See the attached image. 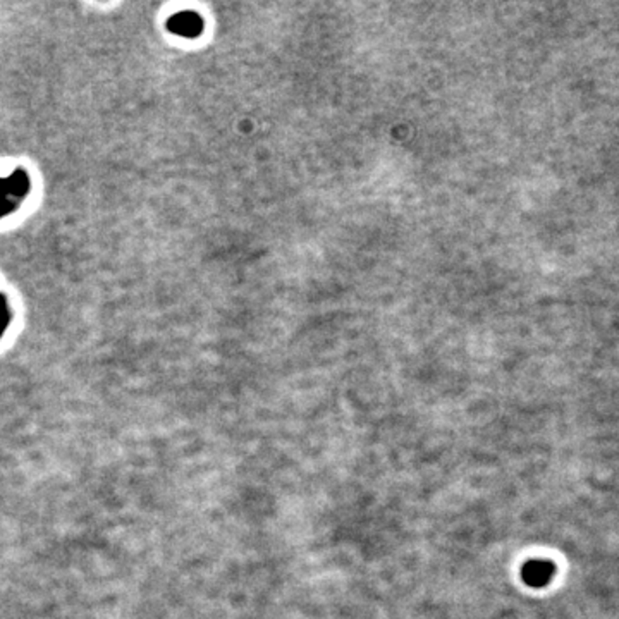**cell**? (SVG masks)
I'll list each match as a JSON object with an SVG mask.
<instances>
[{
	"instance_id": "cell-1",
	"label": "cell",
	"mask_w": 619,
	"mask_h": 619,
	"mask_svg": "<svg viewBox=\"0 0 619 619\" xmlns=\"http://www.w3.org/2000/svg\"><path fill=\"white\" fill-rule=\"evenodd\" d=\"M30 176L23 169L14 170L9 177L0 180V217L18 209V203L30 193Z\"/></svg>"
},
{
	"instance_id": "cell-2",
	"label": "cell",
	"mask_w": 619,
	"mask_h": 619,
	"mask_svg": "<svg viewBox=\"0 0 619 619\" xmlns=\"http://www.w3.org/2000/svg\"><path fill=\"white\" fill-rule=\"evenodd\" d=\"M556 575V564L546 559H530L523 564L521 580L531 588H542Z\"/></svg>"
},
{
	"instance_id": "cell-3",
	"label": "cell",
	"mask_w": 619,
	"mask_h": 619,
	"mask_svg": "<svg viewBox=\"0 0 619 619\" xmlns=\"http://www.w3.org/2000/svg\"><path fill=\"white\" fill-rule=\"evenodd\" d=\"M198 28H200V21H198L197 16L189 14V12L174 16V18L169 21V30L170 31L181 33V35H186V36L197 35Z\"/></svg>"
},
{
	"instance_id": "cell-4",
	"label": "cell",
	"mask_w": 619,
	"mask_h": 619,
	"mask_svg": "<svg viewBox=\"0 0 619 619\" xmlns=\"http://www.w3.org/2000/svg\"><path fill=\"white\" fill-rule=\"evenodd\" d=\"M9 322H11V311H9V306H7V298L0 293V338H2L4 332H6Z\"/></svg>"
}]
</instances>
